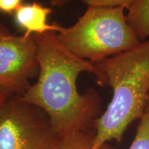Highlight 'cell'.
I'll list each match as a JSON object with an SVG mask.
<instances>
[{"mask_svg": "<svg viewBox=\"0 0 149 149\" xmlns=\"http://www.w3.org/2000/svg\"><path fill=\"white\" fill-rule=\"evenodd\" d=\"M33 36L39 73L37 82L20 96L22 100L42 109L60 137L95 129V123L101 115L100 96L94 89L80 94L76 82L80 73L89 72L95 76L98 85L104 86L100 70L65 47L57 32Z\"/></svg>", "mask_w": 149, "mask_h": 149, "instance_id": "cell-1", "label": "cell"}, {"mask_svg": "<svg viewBox=\"0 0 149 149\" xmlns=\"http://www.w3.org/2000/svg\"><path fill=\"white\" fill-rule=\"evenodd\" d=\"M96 66L110 86L112 99L95 123L92 149L110 141L121 143L129 125L143 115L149 97V40L107 58Z\"/></svg>", "mask_w": 149, "mask_h": 149, "instance_id": "cell-2", "label": "cell"}, {"mask_svg": "<svg viewBox=\"0 0 149 149\" xmlns=\"http://www.w3.org/2000/svg\"><path fill=\"white\" fill-rule=\"evenodd\" d=\"M124 10L88 6L74 24L57 32L59 40L70 52L93 64L132 49L141 41Z\"/></svg>", "mask_w": 149, "mask_h": 149, "instance_id": "cell-3", "label": "cell"}, {"mask_svg": "<svg viewBox=\"0 0 149 149\" xmlns=\"http://www.w3.org/2000/svg\"><path fill=\"white\" fill-rule=\"evenodd\" d=\"M59 139L47 114L20 96L0 107V149H54Z\"/></svg>", "mask_w": 149, "mask_h": 149, "instance_id": "cell-4", "label": "cell"}, {"mask_svg": "<svg viewBox=\"0 0 149 149\" xmlns=\"http://www.w3.org/2000/svg\"><path fill=\"white\" fill-rule=\"evenodd\" d=\"M38 73L34 36L13 34L0 22V86L13 95H23L31 86L30 80Z\"/></svg>", "mask_w": 149, "mask_h": 149, "instance_id": "cell-5", "label": "cell"}, {"mask_svg": "<svg viewBox=\"0 0 149 149\" xmlns=\"http://www.w3.org/2000/svg\"><path fill=\"white\" fill-rule=\"evenodd\" d=\"M52 12V8L37 2L22 4L14 13V22L24 31L23 35L26 37L48 32H59L63 27L57 23H48V17Z\"/></svg>", "mask_w": 149, "mask_h": 149, "instance_id": "cell-6", "label": "cell"}, {"mask_svg": "<svg viewBox=\"0 0 149 149\" xmlns=\"http://www.w3.org/2000/svg\"><path fill=\"white\" fill-rule=\"evenodd\" d=\"M126 16L140 41L147 40L149 37V0H136Z\"/></svg>", "mask_w": 149, "mask_h": 149, "instance_id": "cell-7", "label": "cell"}, {"mask_svg": "<svg viewBox=\"0 0 149 149\" xmlns=\"http://www.w3.org/2000/svg\"><path fill=\"white\" fill-rule=\"evenodd\" d=\"M95 129L71 133L61 136L54 149H92ZM100 149H113L108 144H104Z\"/></svg>", "mask_w": 149, "mask_h": 149, "instance_id": "cell-8", "label": "cell"}, {"mask_svg": "<svg viewBox=\"0 0 149 149\" xmlns=\"http://www.w3.org/2000/svg\"><path fill=\"white\" fill-rule=\"evenodd\" d=\"M128 149H149V97L143 115L139 118L134 139Z\"/></svg>", "mask_w": 149, "mask_h": 149, "instance_id": "cell-9", "label": "cell"}, {"mask_svg": "<svg viewBox=\"0 0 149 149\" xmlns=\"http://www.w3.org/2000/svg\"><path fill=\"white\" fill-rule=\"evenodd\" d=\"M87 6L118 8L121 7L128 10L136 0H83Z\"/></svg>", "mask_w": 149, "mask_h": 149, "instance_id": "cell-10", "label": "cell"}, {"mask_svg": "<svg viewBox=\"0 0 149 149\" xmlns=\"http://www.w3.org/2000/svg\"><path fill=\"white\" fill-rule=\"evenodd\" d=\"M22 4V0H0V12L5 14H14Z\"/></svg>", "mask_w": 149, "mask_h": 149, "instance_id": "cell-11", "label": "cell"}, {"mask_svg": "<svg viewBox=\"0 0 149 149\" xmlns=\"http://www.w3.org/2000/svg\"><path fill=\"white\" fill-rule=\"evenodd\" d=\"M12 95H12L8 90L0 86V107L2 106L3 104Z\"/></svg>", "mask_w": 149, "mask_h": 149, "instance_id": "cell-12", "label": "cell"}, {"mask_svg": "<svg viewBox=\"0 0 149 149\" xmlns=\"http://www.w3.org/2000/svg\"><path fill=\"white\" fill-rule=\"evenodd\" d=\"M71 0H50L51 4L54 7H62Z\"/></svg>", "mask_w": 149, "mask_h": 149, "instance_id": "cell-13", "label": "cell"}]
</instances>
